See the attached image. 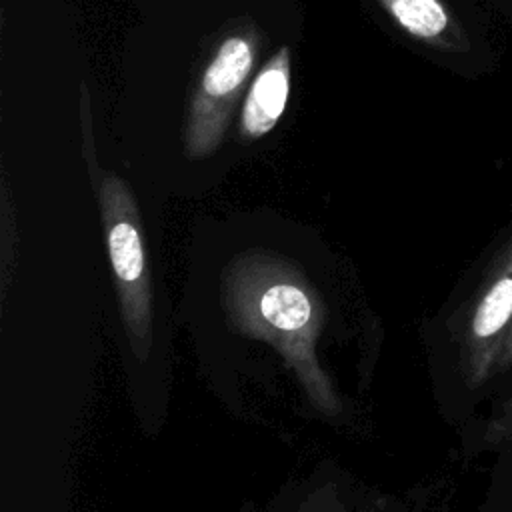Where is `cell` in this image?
Wrapping results in <instances>:
<instances>
[{"mask_svg": "<svg viewBox=\"0 0 512 512\" xmlns=\"http://www.w3.org/2000/svg\"><path fill=\"white\" fill-rule=\"evenodd\" d=\"M512 322V220L460 278L426 328L436 396L462 426L488 396L502 340Z\"/></svg>", "mask_w": 512, "mask_h": 512, "instance_id": "obj_1", "label": "cell"}, {"mask_svg": "<svg viewBox=\"0 0 512 512\" xmlns=\"http://www.w3.org/2000/svg\"><path fill=\"white\" fill-rule=\"evenodd\" d=\"M224 306L242 334L284 356L320 412L334 416L342 408L316 358L324 308L298 270L266 254L244 256L224 278Z\"/></svg>", "mask_w": 512, "mask_h": 512, "instance_id": "obj_2", "label": "cell"}, {"mask_svg": "<svg viewBox=\"0 0 512 512\" xmlns=\"http://www.w3.org/2000/svg\"><path fill=\"white\" fill-rule=\"evenodd\" d=\"M262 50V30L250 22L228 26L204 56L190 88L184 116V154L190 160L212 156L242 104L256 74Z\"/></svg>", "mask_w": 512, "mask_h": 512, "instance_id": "obj_3", "label": "cell"}, {"mask_svg": "<svg viewBox=\"0 0 512 512\" xmlns=\"http://www.w3.org/2000/svg\"><path fill=\"white\" fill-rule=\"evenodd\" d=\"M96 198L128 344L138 358H146L154 342V310L138 204L128 182L114 172H100Z\"/></svg>", "mask_w": 512, "mask_h": 512, "instance_id": "obj_4", "label": "cell"}, {"mask_svg": "<svg viewBox=\"0 0 512 512\" xmlns=\"http://www.w3.org/2000/svg\"><path fill=\"white\" fill-rule=\"evenodd\" d=\"M292 90V48L280 46L252 76L238 114V134L262 140L282 120Z\"/></svg>", "mask_w": 512, "mask_h": 512, "instance_id": "obj_5", "label": "cell"}, {"mask_svg": "<svg viewBox=\"0 0 512 512\" xmlns=\"http://www.w3.org/2000/svg\"><path fill=\"white\" fill-rule=\"evenodd\" d=\"M388 18L414 42L458 52L468 46L462 24L444 0H376Z\"/></svg>", "mask_w": 512, "mask_h": 512, "instance_id": "obj_6", "label": "cell"}, {"mask_svg": "<svg viewBox=\"0 0 512 512\" xmlns=\"http://www.w3.org/2000/svg\"><path fill=\"white\" fill-rule=\"evenodd\" d=\"M476 512H512V442L496 454L484 500Z\"/></svg>", "mask_w": 512, "mask_h": 512, "instance_id": "obj_7", "label": "cell"}, {"mask_svg": "<svg viewBox=\"0 0 512 512\" xmlns=\"http://www.w3.org/2000/svg\"><path fill=\"white\" fill-rule=\"evenodd\" d=\"M288 512H346V504L334 482L326 480L306 488L302 498Z\"/></svg>", "mask_w": 512, "mask_h": 512, "instance_id": "obj_8", "label": "cell"}, {"mask_svg": "<svg viewBox=\"0 0 512 512\" xmlns=\"http://www.w3.org/2000/svg\"><path fill=\"white\" fill-rule=\"evenodd\" d=\"M508 394H512V322L508 326V332H506L500 352L496 356L486 400L498 398V396H508Z\"/></svg>", "mask_w": 512, "mask_h": 512, "instance_id": "obj_9", "label": "cell"}, {"mask_svg": "<svg viewBox=\"0 0 512 512\" xmlns=\"http://www.w3.org/2000/svg\"><path fill=\"white\" fill-rule=\"evenodd\" d=\"M364 512H368V508H366V510H364ZM370 512H372V510H370Z\"/></svg>", "mask_w": 512, "mask_h": 512, "instance_id": "obj_10", "label": "cell"}]
</instances>
